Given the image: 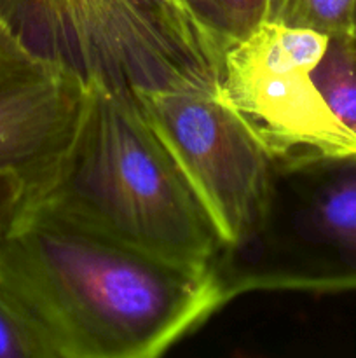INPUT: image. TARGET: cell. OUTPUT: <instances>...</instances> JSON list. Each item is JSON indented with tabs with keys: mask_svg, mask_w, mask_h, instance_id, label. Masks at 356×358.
<instances>
[{
	"mask_svg": "<svg viewBox=\"0 0 356 358\" xmlns=\"http://www.w3.org/2000/svg\"><path fill=\"white\" fill-rule=\"evenodd\" d=\"M267 2L269 0H212L220 30L229 41L260 24L267 14Z\"/></svg>",
	"mask_w": 356,
	"mask_h": 358,
	"instance_id": "obj_11",
	"label": "cell"
},
{
	"mask_svg": "<svg viewBox=\"0 0 356 358\" xmlns=\"http://www.w3.org/2000/svg\"><path fill=\"white\" fill-rule=\"evenodd\" d=\"M355 35H356V9H355Z\"/></svg>",
	"mask_w": 356,
	"mask_h": 358,
	"instance_id": "obj_15",
	"label": "cell"
},
{
	"mask_svg": "<svg viewBox=\"0 0 356 358\" xmlns=\"http://www.w3.org/2000/svg\"><path fill=\"white\" fill-rule=\"evenodd\" d=\"M355 9L356 0H269L265 20L330 37L355 35Z\"/></svg>",
	"mask_w": 356,
	"mask_h": 358,
	"instance_id": "obj_9",
	"label": "cell"
},
{
	"mask_svg": "<svg viewBox=\"0 0 356 358\" xmlns=\"http://www.w3.org/2000/svg\"><path fill=\"white\" fill-rule=\"evenodd\" d=\"M28 196V184L14 171H0V236L13 226Z\"/></svg>",
	"mask_w": 356,
	"mask_h": 358,
	"instance_id": "obj_12",
	"label": "cell"
},
{
	"mask_svg": "<svg viewBox=\"0 0 356 358\" xmlns=\"http://www.w3.org/2000/svg\"><path fill=\"white\" fill-rule=\"evenodd\" d=\"M0 289L58 358H154L225 306L213 268L178 264L24 203L0 236Z\"/></svg>",
	"mask_w": 356,
	"mask_h": 358,
	"instance_id": "obj_1",
	"label": "cell"
},
{
	"mask_svg": "<svg viewBox=\"0 0 356 358\" xmlns=\"http://www.w3.org/2000/svg\"><path fill=\"white\" fill-rule=\"evenodd\" d=\"M213 269L227 303L253 290L355 292L356 152L274 161L260 227Z\"/></svg>",
	"mask_w": 356,
	"mask_h": 358,
	"instance_id": "obj_4",
	"label": "cell"
},
{
	"mask_svg": "<svg viewBox=\"0 0 356 358\" xmlns=\"http://www.w3.org/2000/svg\"><path fill=\"white\" fill-rule=\"evenodd\" d=\"M136 96L225 248L250 240L267 212L274 159L222 100L218 87L142 91Z\"/></svg>",
	"mask_w": 356,
	"mask_h": 358,
	"instance_id": "obj_6",
	"label": "cell"
},
{
	"mask_svg": "<svg viewBox=\"0 0 356 358\" xmlns=\"http://www.w3.org/2000/svg\"><path fill=\"white\" fill-rule=\"evenodd\" d=\"M87 84L28 51L0 21V171L28 191L47 175L72 140Z\"/></svg>",
	"mask_w": 356,
	"mask_h": 358,
	"instance_id": "obj_7",
	"label": "cell"
},
{
	"mask_svg": "<svg viewBox=\"0 0 356 358\" xmlns=\"http://www.w3.org/2000/svg\"><path fill=\"white\" fill-rule=\"evenodd\" d=\"M27 205L147 254L213 268L222 238L135 91L87 84L72 140Z\"/></svg>",
	"mask_w": 356,
	"mask_h": 358,
	"instance_id": "obj_2",
	"label": "cell"
},
{
	"mask_svg": "<svg viewBox=\"0 0 356 358\" xmlns=\"http://www.w3.org/2000/svg\"><path fill=\"white\" fill-rule=\"evenodd\" d=\"M330 35L262 21L227 42L218 94L274 161L356 152V135L313 80Z\"/></svg>",
	"mask_w": 356,
	"mask_h": 358,
	"instance_id": "obj_5",
	"label": "cell"
},
{
	"mask_svg": "<svg viewBox=\"0 0 356 358\" xmlns=\"http://www.w3.org/2000/svg\"><path fill=\"white\" fill-rule=\"evenodd\" d=\"M143 2L149 3L152 9H156L157 13H161L163 16L170 17V20L184 24V27L205 31H218L215 27H212L205 17L199 16V14L192 9V6L187 0H143ZM218 34H222V31H218Z\"/></svg>",
	"mask_w": 356,
	"mask_h": 358,
	"instance_id": "obj_13",
	"label": "cell"
},
{
	"mask_svg": "<svg viewBox=\"0 0 356 358\" xmlns=\"http://www.w3.org/2000/svg\"><path fill=\"white\" fill-rule=\"evenodd\" d=\"M0 358H58L30 315L0 289Z\"/></svg>",
	"mask_w": 356,
	"mask_h": 358,
	"instance_id": "obj_10",
	"label": "cell"
},
{
	"mask_svg": "<svg viewBox=\"0 0 356 358\" xmlns=\"http://www.w3.org/2000/svg\"><path fill=\"white\" fill-rule=\"evenodd\" d=\"M313 80L330 110L356 135V35L330 37Z\"/></svg>",
	"mask_w": 356,
	"mask_h": 358,
	"instance_id": "obj_8",
	"label": "cell"
},
{
	"mask_svg": "<svg viewBox=\"0 0 356 358\" xmlns=\"http://www.w3.org/2000/svg\"><path fill=\"white\" fill-rule=\"evenodd\" d=\"M188 3L192 6V9L195 10V13L199 14L201 17H205L206 21H208L212 27H215L216 30H220V24H218V20H216V13H215V7H213L212 0H187ZM223 34V31H222ZM225 35V34H223Z\"/></svg>",
	"mask_w": 356,
	"mask_h": 358,
	"instance_id": "obj_14",
	"label": "cell"
},
{
	"mask_svg": "<svg viewBox=\"0 0 356 358\" xmlns=\"http://www.w3.org/2000/svg\"><path fill=\"white\" fill-rule=\"evenodd\" d=\"M0 21L28 51L82 83L136 93L215 90L229 42L143 0H0Z\"/></svg>",
	"mask_w": 356,
	"mask_h": 358,
	"instance_id": "obj_3",
	"label": "cell"
}]
</instances>
